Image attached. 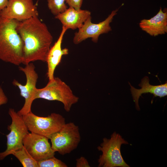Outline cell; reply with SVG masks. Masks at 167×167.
<instances>
[{"instance_id": "1", "label": "cell", "mask_w": 167, "mask_h": 167, "mask_svg": "<svg viewBox=\"0 0 167 167\" xmlns=\"http://www.w3.org/2000/svg\"><path fill=\"white\" fill-rule=\"evenodd\" d=\"M16 29L24 44L22 63L46 62L53 40L46 25L35 16L19 21Z\"/></svg>"}, {"instance_id": "2", "label": "cell", "mask_w": 167, "mask_h": 167, "mask_svg": "<svg viewBox=\"0 0 167 167\" xmlns=\"http://www.w3.org/2000/svg\"><path fill=\"white\" fill-rule=\"evenodd\" d=\"M19 21L0 16V59L16 66L23 58L24 44L16 29Z\"/></svg>"}, {"instance_id": "3", "label": "cell", "mask_w": 167, "mask_h": 167, "mask_svg": "<svg viewBox=\"0 0 167 167\" xmlns=\"http://www.w3.org/2000/svg\"><path fill=\"white\" fill-rule=\"evenodd\" d=\"M35 100L43 99L49 101H56L62 102L66 112L70 110L72 105L76 103L79 98L74 94L70 87L58 77L49 82L43 88H36Z\"/></svg>"}, {"instance_id": "4", "label": "cell", "mask_w": 167, "mask_h": 167, "mask_svg": "<svg viewBox=\"0 0 167 167\" xmlns=\"http://www.w3.org/2000/svg\"><path fill=\"white\" fill-rule=\"evenodd\" d=\"M128 144L115 132L109 139L104 138L97 148L102 152L98 160L99 167H129L122 157L120 148L122 144Z\"/></svg>"}, {"instance_id": "5", "label": "cell", "mask_w": 167, "mask_h": 167, "mask_svg": "<svg viewBox=\"0 0 167 167\" xmlns=\"http://www.w3.org/2000/svg\"><path fill=\"white\" fill-rule=\"evenodd\" d=\"M22 116L28 131L49 139L66 123L65 118L61 115L51 113L46 117L37 116L32 111Z\"/></svg>"}, {"instance_id": "6", "label": "cell", "mask_w": 167, "mask_h": 167, "mask_svg": "<svg viewBox=\"0 0 167 167\" xmlns=\"http://www.w3.org/2000/svg\"><path fill=\"white\" fill-rule=\"evenodd\" d=\"M49 139L55 152L62 155L70 153L77 148L80 141L79 126L73 122L66 123Z\"/></svg>"}, {"instance_id": "7", "label": "cell", "mask_w": 167, "mask_h": 167, "mask_svg": "<svg viewBox=\"0 0 167 167\" xmlns=\"http://www.w3.org/2000/svg\"><path fill=\"white\" fill-rule=\"evenodd\" d=\"M8 113L12 119L11 124L8 126L10 133L6 135L7 148L4 152H0V160H3L12 152L21 148L23 146V140L28 133V129L21 116L15 109L10 108Z\"/></svg>"}, {"instance_id": "8", "label": "cell", "mask_w": 167, "mask_h": 167, "mask_svg": "<svg viewBox=\"0 0 167 167\" xmlns=\"http://www.w3.org/2000/svg\"><path fill=\"white\" fill-rule=\"evenodd\" d=\"M19 69L25 74L26 78V83L25 85H23L15 79L12 84L19 88L21 96L25 99L23 106L17 112L19 115L23 116L31 111L32 105L35 100L36 89V85L38 77L35 70V66L32 63L25 65L24 67L20 66Z\"/></svg>"}, {"instance_id": "9", "label": "cell", "mask_w": 167, "mask_h": 167, "mask_svg": "<svg viewBox=\"0 0 167 167\" xmlns=\"http://www.w3.org/2000/svg\"><path fill=\"white\" fill-rule=\"evenodd\" d=\"M118 9L113 11L104 20L98 24L92 22L91 16L89 17L81 27L76 32L73 39L75 44H78L86 39L91 38L94 43H97L101 34L106 33L112 30L110 24L113 17L117 14Z\"/></svg>"}, {"instance_id": "10", "label": "cell", "mask_w": 167, "mask_h": 167, "mask_svg": "<svg viewBox=\"0 0 167 167\" xmlns=\"http://www.w3.org/2000/svg\"><path fill=\"white\" fill-rule=\"evenodd\" d=\"M49 139L44 136L31 132L25 136L23 145L33 158L38 162L54 156L55 152Z\"/></svg>"}, {"instance_id": "11", "label": "cell", "mask_w": 167, "mask_h": 167, "mask_svg": "<svg viewBox=\"0 0 167 167\" xmlns=\"http://www.w3.org/2000/svg\"><path fill=\"white\" fill-rule=\"evenodd\" d=\"M36 6L32 0H8L6 7L0 12V16L19 21L38 16Z\"/></svg>"}, {"instance_id": "12", "label": "cell", "mask_w": 167, "mask_h": 167, "mask_svg": "<svg viewBox=\"0 0 167 167\" xmlns=\"http://www.w3.org/2000/svg\"><path fill=\"white\" fill-rule=\"evenodd\" d=\"M91 16V12L87 10L80 9L76 10L69 7L64 12L55 16L58 19L62 26L67 29L75 30L82 27L85 21Z\"/></svg>"}, {"instance_id": "13", "label": "cell", "mask_w": 167, "mask_h": 167, "mask_svg": "<svg viewBox=\"0 0 167 167\" xmlns=\"http://www.w3.org/2000/svg\"><path fill=\"white\" fill-rule=\"evenodd\" d=\"M64 26L57 41L50 47L48 54L46 62L47 64V76L49 81L54 79V72L57 66L61 62L63 55L68 54L67 48L62 49V44L64 35L67 30Z\"/></svg>"}, {"instance_id": "14", "label": "cell", "mask_w": 167, "mask_h": 167, "mask_svg": "<svg viewBox=\"0 0 167 167\" xmlns=\"http://www.w3.org/2000/svg\"><path fill=\"white\" fill-rule=\"evenodd\" d=\"M139 25L141 29L151 36H156L167 32V12L161 7L156 15L150 19L142 20Z\"/></svg>"}, {"instance_id": "15", "label": "cell", "mask_w": 167, "mask_h": 167, "mask_svg": "<svg viewBox=\"0 0 167 167\" xmlns=\"http://www.w3.org/2000/svg\"><path fill=\"white\" fill-rule=\"evenodd\" d=\"M149 79L147 76H145L141 80L139 86L141 87L140 89L135 88L129 83L131 88V91L134 101L135 103L136 109L139 110V100L142 94L150 93L155 97L161 98L167 95V81L164 84L158 85H153L149 84Z\"/></svg>"}, {"instance_id": "16", "label": "cell", "mask_w": 167, "mask_h": 167, "mask_svg": "<svg viewBox=\"0 0 167 167\" xmlns=\"http://www.w3.org/2000/svg\"><path fill=\"white\" fill-rule=\"evenodd\" d=\"M24 167H38V163L28 152L24 146L17 151L12 152Z\"/></svg>"}, {"instance_id": "17", "label": "cell", "mask_w": 167, "mask_h": 167, "mask_svg": "<svg viewBox=\"0 0 167 167\" xmlns=\"http://www.w3.org/2000/svg\"><path fill=\"white\" fill-rule=\"evenodd\" d=\"M48 6L55 16L64 12L67 8L66 0H47Z\"/></svg>"}, {"instance_id": "18", "label": "cell", "mask_w": 167, "mask_h": 167, "mask_svg": "<svg viewBox=\"0 0 167 167\" xmlns=\"http://www.w3.org/2000/svg\"><path fill=\"white\" fill-rule=\"evenodd\" d=\"M38 167H67V165L54 156L37 162Z\"/></svg>"}, {"instance_id": "19", "label": "cell", "mask_w": 167, "mask_h": 167, "mask_svg": "<svg viewBox=\"0 0 167 167\" xmlns=\"http://www.w3.org/2000/svg\"><path fill=\"white\" fill-rule=\"evenodd\" d=\"M83 0H66V3L69 7H71L76 10L81 9L83 3Z\"/></svg>"}, {"instance_id": "20", "label": "cell", "mask_w": 167, "mask_h": 167, "mask_svg": "<svg viewBox=\"0 0 167 167\" xmlns=\"http://www.w3.org/2000/svg\"><path fill=\"white\" fill-rule=\"evenodd\" d=\"M76 167H90L87 159L83 156H81L76 159Z\"/></svg>"}, {"instance_id": "21", "label": "cell", "mask_w": 167, "mask_h": 167, "mask_svg": "<svg viewBox=\"0 0 167 167\" xmlns=\"http://www.w3.org/2000/svg\"><path fill=\"white\" fill-rule=\"evenodd\" d=\"M8 98L5 94L1 86L0 87V106L6 104L8 101Z\"/></svg>"}, {"instance_id": "22", "label": "cell", "mask_w": 167, "mask_h": 167, "mask_svg": "<svg viewBox=\"0 0 167 167\" xmlns=\"http://www.w3.org/2000/svg\"><path fill=\"white\" fill-rule=\"evenodd\" d=\"M8 0H0V12L6 6Z\"/></svg>"}]
</instances>
